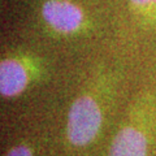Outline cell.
Here are the masks:
<instances>
[{
    "instance_id": "6da1fadb",
    "label": "cell",
    "mask_w": 156,
    "mask_h": 156,
    "mask_svg": "<svg viewBox=\"0 0 156 156\" xmlns=\"http://www.w3.org/2000/svg\"><path fill=\"white\" fill-rule=\"evenodd\" d=\"M101 112L90 96H81L72 104L68 115L66 135L72 144L86 146L99 133Z\"/></svg>"
},
{
    "instance_id": "7a4b0ae2",
    "label": "cell",
    "mask_w": 156,
    "mask_h": 156,
    "mask_svg": "<svg viewBox=\"0 0 156 156\" xmlns=\"http://www.w3.org/2000/svg\"><path fill=\"white\" fill-rule=\"evenodd\" d=\"M42 14L48 25L60 33L76 31L83 20L81 9L68 0H48L42 8Z\"/></svg>"
},
{
    "instance_id": "3957f363",
    "label": "cell",
    "mask_w": 156,
    "mask_h": 156,
    "mask_svg": "<svg viewBox=\"0 0 156 156\" xmlns=\"http://www.w3.org/2000/svg\"><path fill=\"white\" fill-rule=\"evenodd\" d=\"M108 156H147L146 136L134 128L121 129L112 142Z\"/></svg>"
},
{
    "instance_id": "277c9868",
    "label": "cell",
    "mask_w": 156,
    "mask_h": 156,
    "mask_svg": "<svg viewBox=\"0 0 156 156\" xmlns=\"http://www.w3.org/2000/svg\"><path fill=\"white\" fill-rule=\"evenodd\" d=\"M27 85L26 69L21 62L12 58L3 60L0 64V92L3 96H16Z\"/></svg>"
},
{
    "instance_id": "5b68a950",
    "label": "cell",
    "mask_w": 156,
    "mask_h": 156,
    "mask_svg": "<svg viewBox=\"0 0 156 156\" xmlns=\"http://www.w3.org/2000/svg\"><path fill=\"white\" fill-rule=\"evenodd\" d=\"M5 156H33V154L30 148H27L26 146H17V147L12 148L11 151H8Z\"/></svg>"
},
{
    "instance_id": "8992f818",
    "label": "cell",
    "mask_w": 156,
    "mask_h": 156,
    "mask_svg": "<svg viewBox=\"0 0 156 156\" xmlns=\"http://www.w3.org/2000/svg\"><path fill=\"white\" fill-rule=\"evenodd\" d=\"M134 4L139 7H144V5H150V4H156V0H131Z\"/></svg>"
}]
</instances>
